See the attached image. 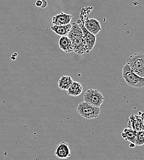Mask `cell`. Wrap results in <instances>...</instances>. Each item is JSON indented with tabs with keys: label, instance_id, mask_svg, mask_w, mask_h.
Returning a JSON list of instances; mask_svg holds the SVG:
<instances>
[{
	"label": "cell",
	"instance_id": "cell-1",
	"mask_svg": "<svg viewBox=\"0 0 144 160\" xmlns=\"http://www.w3.org/2000/svg\"><path fill=\"white\" fill-rule=\"evenodd\" d=\"M67 36L72 41L74 52L79 55L89 52L86 46L82 30L77 22L72 23L71 29Z\"/></svg>",
	"mask_w": 144,
	"mask_h": 160
},
{
	"label": "cell",
	"instance_id": "cell-2",
	"mask_svg": "<svg viewBox=\"0 0 144 160\" xmlns=\"http://www.w3.org/2000/svg\"><path fill=\"white\" fill-rule=\"evenodd\" d=\"M122 77L126 84L134 88H141L144 87V77H141L131 70L127 63L123 67Z\"/></svg>",
	"mask_w": 144,
	"mask_h": 160
},
{
	"label": "cell",
	"instance_id": "cell-3",
	"mask_svg": "<svg viewBox=\"0 0 144 160\" xmlns=\"http://www.w3.org/2000/svg\"><path fill=\"white\" fill-rule=\"evenodd\" d=\"M126 63L136 74L144 77V52H138L130 56L126 59Z\"/></svg>",
	"mask_w": 144,
	"mask_h": 160
},
{
	"label": "cell",
	"instance_id": "cell-4",
	"mask_svg": "<svg viewBox=\"0 0 144 160\" xmlns=\"http://www.w3.org/2000/svg\"><path fill=\"white\" fill-rule=\"evenodd\" d=\"M77 113L86 120H91L99 117L101 113V108L84 101L78 105Z\"/></svg>",
	"mask_w": 144,
	"mask_h": 160
},
{
	"label": "cell",
	"instance_id": "cell-5",
	"mask_svg": "<svg viewBox=\"0 0 144 160\" xmlns=\"http://www.w3.org/2000/svg\"><path fill=\"white\" fill-rule=\"evenodd\" d=\"M84 101L94 106L100 107L104 101L102 94L97 89H90L86 91L83 96Z\"/></svg>",
	"mask_w": 144,
	"mask_h": 160
},
{
	"label": "cell",
	"instance_id": "cell-6",
	"mask_svg": "<svg viewBox=\"0 0 144 160\" xmlns=\"http://www.w3.org/2000/svg\"><path fill=\"white\" fill-rule=\"evenodd\" d=\"M83 22L84 21H82L80 19H78L77 21V23L79 25V26L80 27V28L82 30L86 46L88 51L90 52L92 50V49L94 48V47L95 46L96 41V37L95 35H93L92 33H90L89 32H88L86 30V28L84 26Z\"/></svg>",
	"mask_w": 144,
	"mask_h": 160
},
{
	"label": "cell",
	"instance_id": "cell-7",
	"mask_svg": "<svg viewBox=\"0 0 144 160\" xmlns=\"http://www.w3.org/2000/svg\"><path fill=\"white\" fill-rule=\"evenodd\" d=\"M54 155L59 159H66L70 157L71 152L68 143L65 142L59 143L54 150Z\"/></svg>",
	"mask_w": 144,
	"mask_h": 160
},
{
	"label": "cell",
	"instance_id": "cell-8",
	"mask_svg": "<svg viewBox=\"0 0 144 160\" xmlns=\"http://www.w3.org/2000/svg\"><path fill=\"white\" fill-rule=\"evenodd\" d=\"M127 127L136 131L144 130V120L139 115L131 114L128 118Z\"/></svg>",
	"mask_w": 144,
	"mask_h": 160
},
{
	"label": "cell",
	"instance_id": "cell-9",
	"mask_svg": "<svg viewBox=\"0 0 144 160\" xmlns=\"http://www.w3.org/2000/svg\"><path fill=\"white\" fill-rule=\"evenodd\" d=\"M83 23L86 30L95 35H97L102 29L100 22L94 18L87 19L83 22Z\"/></svg>",
	"mask_w": 144,
	"mask_h": 160
},
{
	"label": "cell",
	"instance_id": "cell-10",
	"mask_svg": "<svg viewBox=\"0 0 144 160\" xmlns=\"http://www.w3.org/2000/svg\"><path fill=\"white\" fill-rule=\"evenodd\" d=\"M72 16L65 14L63 12L52 16L51 22L54 25H67L70 23Z\"/></svg>",
	"mask_w": 144,
	"mask_h": 160
},
{
	"label": "cell",
	"instance_id": "cell-11",
	"mask_svg": "<svg viewBox=\"0 0 144 160\" xmlns=\"http://www.w3.org/2000/svg\"><path fill=\"white\" fill-rule=\"evenodd\" d=\"M59 48L65 53H70L73 52L72 43L68 36L61 37L58 41Z\"/></svg>",
	"mask_w": 144,
	"mask_h": 160
},
{
	"label": "cell",
	"instance_id": "cell-12",
	"mask_svg": "<svg viewBox=\"0 0 144 160\" xmlns=\"http://www.w3.org/2000/svg\"><path fill=\"white\" fill-rule=\"evenodd\" d=\"M72 27V23L67 25H54L51 27V29L60 37L67 36Z\"/></svg>",
	"mask_w": 144,
	"mask_h": 160
},
{
	"label": "cell",
	"instance_id": "cell-13",
	"mask_svg": "<svg viewBox=\"0 0 144 160\" xmlns=\"http://www.w3.org/2000/svg\"><path fill=\"white\" fill-rule=\"evenodd\" d=\"M82 85L78 81H74L66 91L68 95L73 97H77L80 95L82 92Z\"/></svg>",
	"mask_w": 144,
	"mask_h": 160
},
{
	"label": "cell",
	"instance_id": "cell-14",
	"mask_svg": "<svg viewBox=\"0 0 144 160\" xmlns=\"http://www.w3.org/2000/svg\"><path fill=\"white\" fill-rule=\"evenodd\" d=\"M137 132V131L127 127V128L124 129L121 135H122V137L123 138L124 140L128 141L130 143H134Z\"/></svg>",
	"mask_w": 144,
	"mask_h": 160
},
{
	"label": "cell",
	"instance_id": "cell-15",
	"mask_svg": "<svg viewBox=\"0 0 144 160\" xmlns=\"http://www.w3.org/2000/svg\"><path fill=\"white\" fill-rule=\"evenodd\" d=\"M73 82V80L71 77L64 75L61 77V78L59 80L57 85L59 89L63 91H67Z\"/></svg>",
	"mask_w": 144,
	"mask_h": 160
},
{
	"label": "cell",
	"instance_id": "cell-16",
	"mask_svg": "<svg viewBox=\"0 0 144 160\" xmlns=\"http://www.w3.org/2000/svg\"><path fill=\"white\" fill-rule=\"evenodd\" d=\"M134 144L137 146H142L144 145V130L137 132Z\"/></svg>",
	"mask_w": 144,
	"mask_h": 160
},
{
	"label": "cell",
	"instance_id": "cell-17",
	"mask_svg": "<svg viewBox=\"0 0 144 160\" xmlns=\"http://www.w3.org/2000/svg\"><path fill=\"white\" fill-rule=\"evenodd\" d=\"M42 2H43V0H37L35 2V5L38 8H42Z\"/></svg>",
	"mask_w": 144,
	"mask_h": 160
},
{
	"label": "cell",
	"instance_id": "cell-18",
	"mask_svg": "<svg viewBox=\"0 0 144 160\" xmlns=\"http://www.w3.org/2000/svg\"><path fill=\"white\" fill-rule=\"evenodd\" d=\"M139 115H140L141 117H142V118L144 120V112H139Z\"/></svg>",
	"mask_w": 144,
	"mask_h": 160
},
{
	"label": "cell",
	"instance_id": "cell-19",
	"mask_svg": "<svg viewBox=\"0 0 144 160\" xmlns=\"http://www.w3.org/2000/svg\"></svg>",
	"mask_w": 144,
	"mask_h": 160
}]
</instances>
